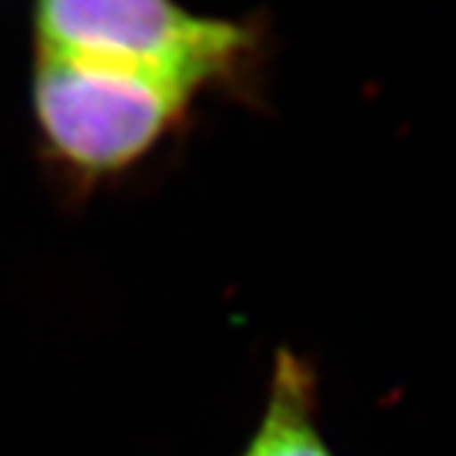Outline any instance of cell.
I'll return each mask as SVG.
<instances>
[{"label": "cell", "mask_w": 456, "mask_h": 456, "mask_svg": "<svg viewBox=\"0 0 456 456\" xmlns=\"http://www.w3.org/2000/svg\"><path fill=\"white\" fill-rule=\"evenodd\" d=\"M199 88L168 75L39 53L34 105L53 151L86 176L141 159Z\"/></svg>", "instance_id": "6da1fadb"}, {"label": "cell", "mask_w": 456, "mask_h": 456, "mask_svg": "<svg viewBox=\"0 0 456 456\" xmlns=\"http://www.w3.org/2000/svg\"><path fill=\"white\" fill-rule=\"evenodd\" d=\"M39 53L168 75L192 88L248 53L242 25L195 17L174 0H39Z\"/></svg>", "instance_id": "7a4b0ae2"}, {"label": "cell", "mask_w": 456, "mask_h": 456, "mask_svg": "<svg viewBox=\"0 0 456 456\" xmlns=\"http://www.w3.org/2000/svg\"><path fill=\"white\" fill-rule=\"evenodd\" d=\"M240 456H336L319 420L316 366L300 352H275L262 418Z\"/></svg>", "instance_id": "3957f363"}]
</instances>
